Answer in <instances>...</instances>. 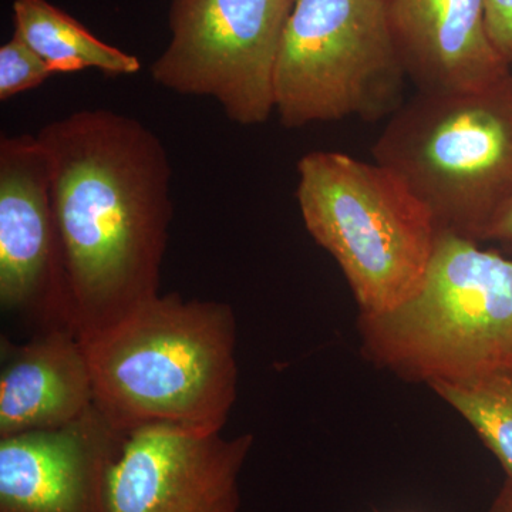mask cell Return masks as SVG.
I'll use <instances>...</instances> for the list:
<instances>
[{"mask_svg": "<svg viewBox=\"0 0 512 512\" xmlns=\"http://www.w3.org/2000/svg\"><path fill=\"white\" fill-rule=\"evenodd\" d=\"M50 165L70 326L80 339L158 295L173 218L160 138L110 110H82L37 134Z\"/></svg>", "mask_w": 512, "mask_h": 512, "instance_id": "cell-1", "label": "cell"}, {"mask_svg": "<svg viewBox=\"0 0 512 512\" xmlns=\"http://www.w3.org/2000/svg\"><path fill=\"white\" fill-rule=\"evenodd\" d=\"M80 340L94 407L114 430H224L239 379L237 318L228 303L158 293Z\"/></svg>", "mask_w": 512, "mask_h": 512, "instance_id": "cell-2", "label": "cell"}, {"mask_svg": "<svg viewBox=\"0 0 512 512\" xmlns=\"http://www.w3.org/2000/svg\"><path fill=\"white\" fill-rule=\"evenodd\" d=\"M363 355L427 386L512 369V258L441 229L417 291L360 313Z\"/></svg>", "mask_w": 512, "mask_h": 512, "instance_id": "cell-3", "label": "cell"}, {"mask_svg": "<svg viewBox=\"0 0 512 512\" xmlns=\"http://www.w3.org/2000/svg\"><path fill=\"white\" fill-rule=\"evenodd\" d=\"M372 153L439 228L484 241L512 202V73L473 92H419L390 117Z\"/></svg>", "mask_w": 512, "mask_h": 512, "instance_id": "cell-4", "label": "cell"}, {"mask_svg": "<svg viewBox=\"0 0 512 512\" xmlns=\"http://www.w3.org/2000/svg\"><path fill=\"white\" fill-rule=\"evenodd\" d=\"M298 174L305 227L342 269L360 313L409 299L440 231L427 205L389 168L339 151L306 154Z\"/></svg>", "mask_w": 512, "mask_h": 512, "instance_id": "cell-5", "label": "cell"}, {"mask_svg": "<svg viewBox=\"0 0 512 512\" xmlns=\"http://www.w3.org/2000/svg\"><path fill=\"white\" fill-rule=\"evenodd\" d=\"M406 76L383 0H295L276 57L275 111L288 128L392 117Z\"/></svg>", "mask_w": 512, "mask_h": 512, "instance_id": "cell-6", "label": "cell"}, {"mask_svg": "<svg viewBox=\"0 0 512 512\" xmlns=\"http://www.w3.org/2000/svg\"><path fill=\"white\" fill-rule=\"evenodd\" d=\"M295 0H173L170 45L151 64L154 82L212 97L229 120L264 124L275 111L274 76Z\"/></svg>", "mask_w": 512, "mask_h": 512, "instance_id": "cell-7", "label": "cell"}, {"mask_svg": "<svg viewBox=\"0 0 512 512\" xmlns=\"http://www.w3.org/2000/svg\"><path fill=\"white\" fill-rule=\"evenodd\" d=\"M254 434L173 426L123 433L106 476V512H241L239 477Z\"/></svg>", "mask_w": 512, "mask_h": 512, "instance_id": "cell-8", "label": "cell"}, {"mask_svg": "<svg viewBox=\"0 0 512 512\" xmlns=\"http://www.w3.org/2000/svg\"><path fill=\"white\" fill-rule=\"evenodd\" d=\"M50 183L49 158L37 136L2 137L0 305L40 330L72 329Z\"/></svg>", "mask_w": 512, "mask_h": 512, "instance_id": "cell-9", "label": "cell"}, {"mask_svg": "<svg viewBox=\"0 0 512 512\" xmlns=\"http://www.w3.org/2000/svg\"><path fill=\"white\" fill-rule=\"evenodd\" d=\"M121 437L94 406L67 426L0 437V512H106Z\"/></svg>", "mask_w": 512, "mask_h": 512, "instance_id": "cell-10", "label": "cell"}, {"mask_svg": "<svg viewBox=\"0 0 512 512\" xmlns=\"http://www.w3.org/2000/svg\"><path fill=\"white\" fill-rule=\"evenodd\" d=\"M407 77L420 93L485 89L510 76L494 46L484 0H383Z\"/></svg>", "mask_w": 512, "mask_h": 512, "instance_id": "cell-11", "label": "cell"}, {"mask_svg": "<svg viewBox=\"0 0 512 512\" xmlns=\"http://www.w3.org/2000/svg\"><path fill=\"white\" fill-rule=\"evenodd\" d=\"M0 437L56 429L94 406L82 340L66 326L42 329L22 345L2 338Z\"/></svg>", "mask_w": 512, "mask_h": 512, "instance_id": "cell-12", "label": "cell"}, {"mask_svg": "<svg viewBox=\"0 0 512 512\" xmlns=\"http://www.w3.org/2000/svg\"><path fill=\"white\" fill-rule=\"evenodd\" d=\"M15 33L45 60L50 72L96 69L109 76L137 73L136 56L103 42L47 0H15Z\"/></svg>", "mask_w": 512, "mask_h": 512, "instance_id": "cell-13", "label": "cell"}, {"mask_svg": "<svg viewBox=\"0 0 512 512\" xmlns=\"http://www.w3.org/2000/svg\"><path fill=\"white\" fill-rule=\"evenodd\" d=\"M429 387L466 419L512 480V369Z\"/></svg>", "mask_w": 512, "mask_h": 512, "instance_id": "cell-14", "label": "cell"}, {"mask_svg": "<svg viewBox=\"0 0 512 512\" xmlns=\"http://www.w3.org/2000/svg\"><path fill=\"white\" fill-rule=\"evenodd\" d=\"M50 74L45 60L18 33L0 47V100L35 89Z\"/></svg>", "mask_w": 512, "mask_h": 512, "instance_id": "cell-15", "label": "cell"}, {"mask_svg": "<svg viewBox=\"0 0 512 512\" xmlns=\"http://www.w3.org/2000/svg\"><path fill=\"white\" fill-rule=\"evenodd\" d=\"M484 3L491 40L512 66V0H484Z\"/></svg>", "mask_w": 512, "mask_h": 512, "instance_id": "cell-16", "label": "cell"}, {"mask_svg": "<svg viewBox=\"0 0 512 512\" xmlns=\"http://www.w3.org/2000/svg\"><path fill=\"white\" fill-rule=\"evenodd\" d=\"M484 241L497 242L505 248L512 249V202L488 229Z\"/></svg>", "mask_w": 512, "mask_h": 512, "instance_id": "cell-17", "label": "cell"}, {"mask_svg": "<svg viewBox=\"0 0 512 512\" xmlns=\"http://www.w3.org/2000/svg\"><path fill=\"white\" fill-rule=\"evenodd\" d=\"M488 512H512V480L505 477L503 485L495 494Z\"/></svg>", "mask_w": 512, "mask_h": 512, "instance_id": "cell-18", "label": "cell"}]
</instances>
